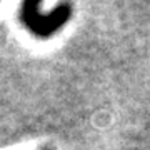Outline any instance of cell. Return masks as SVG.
<instances>
[{"instance_id": "6da1fadb", "label": "cell", "mask_w": 150, "mask_h": 150, "mask_svg": "<svg viewBox=\"0 0 150 150\" xmlns=\"http://www.w3.org/2000/svg\"><path fill=\"white\" fill-rule=\"evenodd\" d=\"M70 17V7L60 5L57 7L50 15H40L38 4L25 2L22 5V18L28 25V28L37 35H50L54 33L60 25H64Z\"/></svg>"}]
</instances>
